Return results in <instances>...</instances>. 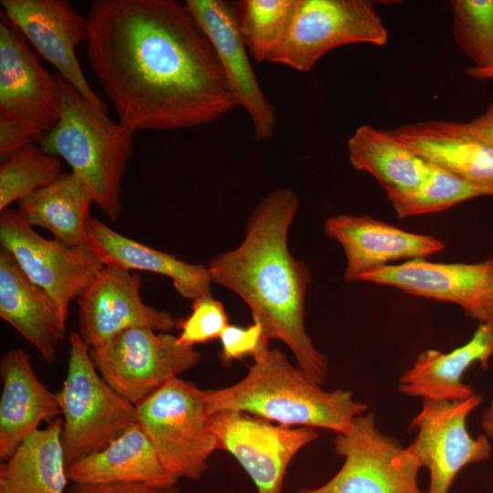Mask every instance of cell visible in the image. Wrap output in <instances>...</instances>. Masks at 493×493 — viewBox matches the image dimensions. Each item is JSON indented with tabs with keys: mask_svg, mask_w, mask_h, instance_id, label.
I'll return each mask as SVG.
<instances>
[{
	"mask_svg": "<svg viewBox=\"0 0 493 493\" xmlns=\"http://www.w3.org/2000/svg\"><path fill=\"white\" fill-rule=\"evenodd\" d=\"M87 18L89 64L133 133L208 124L239 106L185 3L95 0Z\"/></svg>",
	"mask_w": 493,
	"mask_h": 493,
	"instance_id": "obj_1",
	"label": "cell"
},
{
	"mask_svg": "<svg viewBox=\"0 0 493 493\" xmlns=\"http://www.w3.org/2000/svg\"><path fill=\"white\" fill-rule=\"evenodd\" d=\"M299 205V195L289 187L271 192L248 217L241 244L219 253L207 269L213 283L235 292L247 304L264 337L283 341L299 371L322 385L328 360L316 349L305 327L310 271L290 254L287 244Z\"/></svg>",
	"mask_w": 493,
	"mask_h": 493,
	"instance_id": "obj_2",
	"label": "cell"
},
{
	"mask_svg": "<svg viewBox=\"0 0 493 493\" xmlns=\"http://www.w3.org/2000/svg\"><path fill=\"white\" fill-rule=\"evenodd\" d=\"M238 383L205 391L207 417L223 410L241 411L279 425L345 433L368 406L345 390L325 391L293 366L278 349H266Z\"/></svg>",
	"mask_w": 493,
	"mask_h": 493,
	"instance_id": "obj_3",
	"label": "cell"
},
{
	"mask_svg": "<svg viewBox=\"0 0 493 493\" xmlns=\"http://www.w3.org/2000/svg\"><path fill=\"white\" fill-rule=\"evenodd\" d=\"M57 77L60 116L41 148L62 157L85 184L93 203L116 221L122 210V180L133 153V132L92 106L58 73Z\"/></svg>",
	"mask_w": 493,
	"mask_h": 493,
	"instance_id": "obj_4",
	"label": "cell"
},
{
	"mask_svg": "<svg viewBox=\"0 0 493 493\" xmlns=\"http://www.w3.org/2000/svg\"><path fill=\"white\" fill-rule=\"evenodd\" d=\"M58 395L64 417L61 442L67 467L101 450L122 432L138 425L136 406L100 376L90 348L79 332L69 336L67 375Z\"/></svg>",
	"mask_w": 493,
	"mask_h": 493,
	"instance_id": "obj_5",
	"label": "cell"
},
{
	"mask_svg": "<svg viewBox=\"0 0 493 493\" xmlns=\"http://www.w3.org/2000/svg\"><path fill=\"white\" fill-rule=\"evenodd\" d=\"M136 408L138 425L164 468L178 479H199L217 450L207 425L205 391L173 378Z\"/></svg>",
	"mask_w": 493,
	"mask_h": 493,
	"instance_id": "obj_6",
	"label": "cell"
},
{
	"mask_svg": "<svg viewBox=\"0 0 493 493\" xmlns=\"http://www.w3.org/2000/svg\"><path fill=\"white\" fill-rule=\"evenodd\" d=\"M370 0H295L269 62L309 71L327 52L352 44L384 46L388 31Z\"/></svg>",
	"mask_w": 493,
	"mask_h": 493,
	"instance_id": "obj_7",
	"label": "cell"
},
{
	"mask_svg": "<svg viewBox=\"0 0 493 493\" xmlns=\"http://www.w3.org/2000/svg\"><path fill=\"white\" fill-rule=\"evenodd\" d=\"M334 450L344 458L340 470L325 484L296 493H426L418 485V459L381 432L372 413L357 415L337 434Z\"/></svg>",
	"mask_w": 493,
	"mask_h": 493,
	"instance_id": "obj_8",
	"label": "cell"
},
{
	"mask_svg": "<svg viewBox=\"0 0 493 493\" xmlns=\"http://www.w3.org/2000/svg\"><path fill=\"white\" fill-rule=\"evenodd\" d=\"M90 355L104 381L135 406L202 359L201 352L182 345L177 336L146 327L121 332L90 349Z\"/></svg>",
	"mask_w": 493,
	"mask_h": 493,
	"instance_id": "obj_9",
	"label": "cell"
},
{
	"mask_svg": "<svg viewBox=\"0 0 493 493\" xmlns=\"http://www.w3.org/2000/svg\"><path fill=\"white\" fill-rule=\"evenodd\" d=\"M482 399L477 393L457 402L423 399L410 425L416 435L407 447L429 472L426 493H448L465 467L490 459V439L485 434L474 437L467 429V418Z\"/></svg>",
	"mask_w": 493,
	"mask_h": 493,
	"instance_id": "obj_10",
	"label": "cell"
},
{
	"mask_svg": "<svg viewBox=\"0 0 493 493\" xmlns=\"http://www.w3.org/2000/svg\"><path fill=\"white\" fill-rule=\"evenodd\" d=\"M0 243L23 273L53 298L67 318L70 302L105 266L86 244L69 246L46 239L18 210L9 207L0 215Z\"/></svg>",
	"mask_w": 493,
	"mask_h": 493,
	"instance_id": "obj_11",
	"label": "cell"
},
{
	"mask_svg": "<svg viewBox=\"0 0 493 493\" xmlns=\"http://www.w3.org/2000/svg\"><path fill=\"white\" fill-rule=\"evenodd\" d=\"M217 450L229 452L257 487V493H280L295 455L318 438L314 427L275 425L250 414L223 410L207 418Z\"/></svg>",
	"mask_w": 493,
	"mask_h": 493,
	"instance_id": "obj_12",
	"label": "cell"
},
{
	"mask_svg": "<svg viewBox=\"0 0 493 493\" xmlns=\"http://www.w3.org/2000/svg\"><path fill=\"white\" fill-rule=\"evenodd\" d=\"M361 281L455 304L478 323L493 318V257L477 263L414 259L370 271Z\"/></svg>",
	"mask_w": 493,
	"mask_h": 493,
	"instance_id": "obj_13",
	"label": "cell"
},
{
	"mask_svg": "<svg viewBox=\"0 0 493 493\" xmlns=\"http://www.w3.org/2000/svg\"><path fill=\"white\" fill-rule=\"evenodd\" d=\"M3 14L37 52L53 65L96 109L107 113V104L87 81L76 48L88 41L87 16L65 0H1Z\"/></svg>",
	"mask_w": 493,
	"mask_h": 493,
	"instance_id": "obj_14",
	"label": "cell"
},
{
	"mask_svg": "<svg viewBox=\"0 0 493 493\" xmlns=\"http://www.w3.org/2000/svg\"><path fill=\"white\" fill-rule=\"evenodd\" d=\"M142 278L114 265H105L78 299L79 333L90 348L108 342L121 332L146 327L168 332L177 320L166 310L145 304Z\"/></svg>",
	"mask_w": 493,
	"mask_h": 493,
	"instance_id": "obj_15",
	"label": "cell"
},
{
	"mask_svg": "<svg viewBox=\"0 0 493 493\" xmlns=\"http://www.w3.org/2000/svg\"><path fill=\"white\" fill-rule=\"evenodd\" d=\"M184 3L213 45L239 106L248 113L255 141H269L277 126L276 110L266 98L250 64L236 6L224 0Z\"/></svg>",
	"mask_w": 493,
	"mask_h": 493,
	"instance_id": "obj_16",
	"label": "cell"
},
{
	"mask_svg": "<svg viewBox=\"0 0 493 493\" xmlns=\"http://www.w3.org/2000/svg\"><path fill=\"white\" fill-rule=\"evenodd\" d=\"M1 16L0 117L51 131L61 110L57 74H50L41 66L23 35L5 16Z\"/></svg>",
	"mask_w": 493,
	"mask_h": 493,
	"instance_id": "obj_17",
	"label": "cell"
},
{
	"mask_svg": "<svg viewBox=\"0 0 493 493\" xmlns=\"http://www.w3.org/2000/svg\"><path fill=\"white\" fill-rule=\"evenodd\" d=\"M328 238L337 241L346 257L343 278L347 282L391 262L426 259L445 244L438 238L412 233L368 215H337L324 224Z\"/></svg>",
	"mask_w": 493,
	"mask_h": 493,
	"instance_id": "obj_18",
	"label": "cell"
},
{
	"mask_svg": "<svg viewBox=\"0 0 493 493\" xmlns=\"http://www.w3.org/2000/svg\"><path fill=\"white\" fill-rule=\"evenodd\" d=\"M0 458H8L39 425L62 414L58 393L37 378L29 355L20 348L5 352L0 362Z\"/></svg>",
	"mask_w": 493,
	"mask_h": 493,
	"instance_id": "obj_19",
	"label": "cell"
},
{
	"mask_svg": "<svg viewBox=\"0 0 493 493\" xmlns=\"http://www.w3.org/2000/svg\"><path fill=\"white\" fill-rule=\"evenodd\" d=\"M392 131L427 163L486 188L493 196V147L475 137L467 123L429 120Z\"/></svg>",
	"mask_w": 493,
	"mask_h": 493,
	"instance_id": "obj_20",
	"label": "cell"
},
{
	"mask_svg": "<svg viewBox=\"0 0 493 493\" xmlns=\"http://www.w3.org/2000/svg\"><path fill=\"white\" fill-rule=\"evenodd\" d=\"M0 317L53 362L67 317L53 298L33 283L12 255L0 249Z\"/></svg>",
	"mask_w": 493,
	"mask_h": 493,
	"instance_id": "obj_21",
	"label": "cell"
},
{
	"mask_svg": "<svg viewBox=\"0 0 493 493\" xmlns=\"http://www.w3.org/2000/svg\"><path fill=\"white\" fill-rule=\"evenodd\" d=\"M493 356V318L478 323L472 337L449 352L428 349L422 351L412 366L401 376L398 391L422 399L457 402L475 394L463 383L464 373L475 363L488 367Z\"/></svg>",
	"mask_w": 493,
	"mask_h": 493,
	"instance_id": "obj_22",
	"label": "cell"
},
{
	"mask_svg": "<svg viewBox=\"0 0 493 493\" xmlns=\"http://www.w3.org/2000/svg\"><path fill=\"white\" fill-rule=\"evenodd\" d=\"M67 472L74 484L142 483L170 489L179 480L164 468L139 425L122 432L101 450L72 463Z\"/></svg>",
	"mask_w": 493,
	"mask_h": 493,
	"instance_id": "obj_23",
	"label": "cell"
},
{
	"mask_svg": "<svg viewBox=\"0 0 493 493\" xmlns=\"http://www.w3.org/2000/svg\"><path fill=\"white\" fill-rule=\"evenodd\" d=\"M86 245L105 265L118 266L130 271H149L170 278L175 290L184 298L194 300L212 295L213 282L207 267L186 263L173 255L132 240L97 218L90 219Z\"/></svg>",
	"mask_w": 493,
	"mask_h": 493,
	"instance_id": "obj_24",
	"label": "cell"
},
{
	"mask_svg": "<svg viewBox=\"0 0 493 493\" xmlns=\"http://www.w3.org/2000/svg\"><path fill=\"white\" fill-rule=\"evenodd\" d=\"M347 149L351 166L376 179L393 209L415 193L430 165L392 131L366 124L356 129L348 140Z\"/></svg>",
	"mask_w": 493,
	"mask_h": 493,
	"instance_id": "obj_25",
	"label": "cell"
},
{
	"mask_svg": "<svg viewBox=\"0 0 493 493\" xmlns=\"http://www.w3.org/2000/svg\"><path fill=\"white\" fill-rule=\"evenodd\" d=\"M56 418L31 434L0 466V493H64L68 480Z\"/></svg>",
	"mask_w": 493,
	"mask_h": 493,
	"instance_id": "obj_26",
	"label": "cell"
},
{
	"mask_svg": "<svg viewBox=\"0 0 493 493\" xmlns=\"http://www.w3.org/2000/svg\"><path fill=\"white\" fill-rule=\"evenodd\" d=\"M91 203L85 184L70 172L23 198L17 205L31 226L45 228L55 240L76 246L86 244Z\"/></svg>",
	"mask_w": 493,
	"mask_h": 493,
	"instance_id": "obj_27",
	"label": "cell"
},
{
	"mask_svg": "<svg viewBox=\"0 0 493 493\" xmlns=\"http://www.w3.org/2000/svg\"><path fill=\"white\" fill-rule=\"evenodd\" d=\"M61 174V163L57 156L33 144L1 161L0 212L50 184Z\"/></svg>",
	"mask_w": 493,
	"mask_h": 493,
	"instance_id": "obj_28",
	"label": "cell"
},
{
	"mask_svg": "<svg viewBox=\"0 0 493 493\" xmlns=\"http://www.w3.org/2000/svg\"><path fill=\"white\" fill-rule=\"evenodd\" d=\"M295 0H241L236 13L246 48L257 63L268 61L287 26Z\"/></svg>",
	"mask_w": 493,
	"mask_h": 493,
	"instance_id": "obj_29",
	"label": "cell"
},
{
	"mask_svg": "<svg viewBox=\"0 0 493 493\" xmlns=\"http://www.w3.org/2000/svg\"><path fill=\"white\" fill-rule=\"evenodd\" d=\"M429 169L415 193L394 208L400 218L446 210L462 202L491 196L486 188L429 163Z\"/></svg>",
	"mask_w": 493,
	"mask_h": 493,
	"instance_id": "obj_30",
	"label": "cell"
},
{
	"mask_svg": "<svg viewBox=\"0 0 493 493\" xmlns=\"http://www.w3.org/2000/svg\"><path fill=\"white\" fill-rule=\"evenodd\" d=\"M453 36L473 68L493 65V0L450 1Z\"/></svg>",
	"mask_w": 493,
	"mask_h": 493,
	"instance_id": "obj_31",
	"label": "cell"
},
{
	"mask_svg": "<svg viewBox=\"0 0 493 493\" xmlns=\"http://www.w3.org/2000/svg\"><path fill=\"white\" fill-rule=\"evenodd\" d=\"M229 325V318L224 304L212 295L194 299L192 312L184 320L177 321L180 329L178 341L186 347L194 348L219 339Z\"/></svg>",
	"mask_w": 493,
	"mask_h": 493,
	"instance_id": "obj_32",
	"label": "cell"
},
{
	"mask_svg": "<svg viewBox=\"0 0 493 493\" xmlns=\"http://www.w3.org/2000/svg\"><path fill=\"white\" fill-rule=\"evenodd\" d=\"M219 340L221 342L219 359L224 366H229L233 361L246 356L254 359L269 348V341L264 337L261 324L255 320L246 327L229 324Z\"/></svg>",
	"mask_w": 493,
	"mask_h": 493,
	"instance_id": "obj_33",
	"label": "cell"
},
{
	"mask_svg": "<svg viewBox=\"0 0 493 493\" xmlns=\"http://www.w3.org/2000/svg\"><path fill=\"white\" fill-rule=\"evenodd\" d=\"M50 130L23 121L0 117L1 161L34 142L41 143Z\"/></svg>",
	"mask_w": 493,
	"mask_h": 493,
	"instance_id": "obj_34",
	"label": "cell"
},
{
	"mask_svg": "<svg viewBox=\"0 0 493 493\" xmlns=\"http://www.w3.org/2000/svg\"><path fill=\"white\" fill-rule=\"evenodd\" d=\"M69 493H177L142 483L75 484Z\"/></svg>",
	"mask_w": 493,
	"mask_h": 493,
	"instance_id": "obj_35",
	"label": "cell"
},
{
	"mask_svg": "<svg viewBox=\"0 0 493 493\" xmlns=\"http://www.w3.org/2000/svg\"><path fill=\"white\" fill-rule=\"evenodd\" d=\"M466 123L475 137L493 147V100L480 115Z\"/></svg>",
	"mask_w": 493,
	"mask_h": 493,
	"instance_id": "obj_36",
	"label": "cell"
},
{
	"mask_svg": "<svg viewBox=\"0 0 493 493\" xmlns=\"http://www.w3.org/2000/svg\"><path fill=\"white\" fill-rule=\"evenodd\" d=\"M481 427L484 431V434L490 440H493V395L488 407L483 413L481 418Z\"/></svg>",
	"mask_w": 493,
	"mask_h": 493,
	"instance_id": "obj_37",
	"label": "cell"
},
{
	"mask_svg": "<svg viewBox=\"0 0 493 493\" xmlns=\"http://www.w3.org/2000/svg\"><path fill=\"white\" fill-rule=\"evenodd\" d=\"M466 74L469 78L475 79H490L493 80V65L486 68H475L468 67L466 69Z\"/></svg>",
	"mask_w": 493,
	"mask_h": 493,
	"instance_id": "obj_38",
	"label": "cell"
}]
</instances>
